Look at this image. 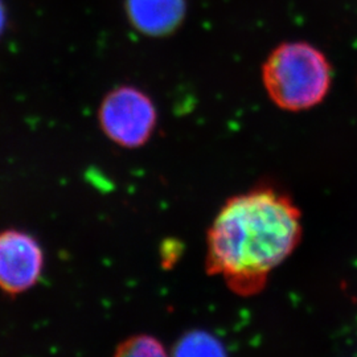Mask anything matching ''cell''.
<instances>
[{"label": "cell", "mask_w": 357, "mask_h": 357, "mask_svg": "<svg viewBox=\"0 0 357 357\" xmlns=\"http://www.w3.org/2000/svg\"><path fill=\"white\" fill-rule=\"evenodd\" d=\"M302 215L293 199L262 185L228 199L206 233L205 268L240 296L261 293L274 268L302 240Z\"/></svg>", "instance_id": "1"}, {"label": "cell", "mask_w": 357, "mask_h": 357, "mask_svg": "<svg viewBox=\"0 0 357 357\" xmlns=\"http://www.w3.org/2000/svg\"><path fill=\"white\" fill-rule=\"evenodd\" d=\"M331 65L314 45L284 43L270 53L262 68L268 97L287 112H302L319 105L331 88Z\"/></svg>", "instance_id": "2"}, {"label": "cell", "mask_w": 357, "mask_h": 357, "mask_svg": "<svg viewBox=\"0 0 357 357\" xmlns=\"http://www.w3.org/2000/svg\"><path fill=\"white\" fill-rule=\"evenodd\" d=\"M156 119L151 98L134 86H121L110 91L100 109L103 134L126 149H137L150 141Z\"/></svg>", "instance_id": "3"}, {"label": "cell", "mask_w": 357, "mask_h": 357, "mask_svg": "<svg viewBox=\"0 0 357 357\" xmlns=\"http://www.w3.org/2000/svg\"><path fill=\"white\" fill-rule=\"evenodd\" d=\"M44 270V253L35 237L22 230L0 231V290L8 295L26 293Z\"/></svg>", "instance_id": "4"}, {"label": "cell", "mask_w": 357, "mask_h": 357, "mask_svg": "<svg viewBox=\"0 0 357 357\" xmlns=\"http://www.w3.org/2000/svg\"><path fill=\"white\" fill-rule=\"evenodd\" d=\"M132 26L147 36H166L185 16V0H126Z\"/></svg>", "instance_id": "5"}, {"label": "cell", "mask_w": 357, "mask_h": 357, "mask_svg": "<svg viewBox=\"0 0 357 357\" xmlns=\"http://www.w3.org/2000/svg\"><path fill=\"white\" fill-rule=\"evenodd\" d=\"M172 357H228V351L213 333L192 330L176 342Z\"/></svg>", "instance_id": "6"}, {"label": "cell", "mask_w": 357, "mask_h": 357, "mask_svg": "<svg viewBox=\"0 0 357 357\" xmlns=\"http://www.w3.org/2000/svg\"><path fill=\"white\" fill-rule=\"evenodd\" d=\"M114 357H169L163 344L151 335H134L115 349Z\"/></svg>", "instance_id": "7"}, {"label": "cell", "mask_w": 357, "mask_h": 357, "mask_svg": "<svg viewBox=\"0 0 357 357\" xmlns=\"http://www.w3.org/2000/svg\"><path fill=\"white\" fill-rule=\"evenodd\" d=\"M4 26H6V11H4V7H3V3L0 0V36L4 31Z\"/></svg>", "instance_id": "8"}]
</instances>
